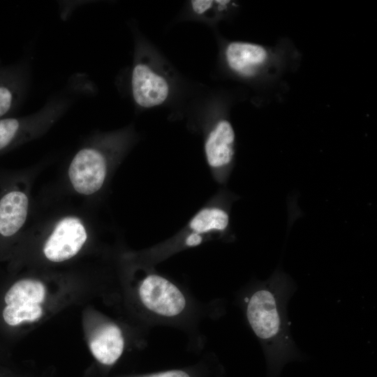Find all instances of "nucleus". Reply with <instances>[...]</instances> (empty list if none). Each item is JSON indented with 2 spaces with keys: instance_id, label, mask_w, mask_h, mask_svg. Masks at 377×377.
I'll return each mask as SVG.
<instances>
[{
  "instance_id": "nucleus-8",
  "label": "nucleus",
  "mask_w": 377,
  "mask_h": 377,
  "mask_svg": "<svg viewBox=\"0 0 377 377\" xmlns=\"http://www.w3.org/2000/svg\"><path fill=\"white\" fill-rule=\"evenodd\" d=\"M20 181L8 178L0 181V242L13 239L27 219L29 198Z\"/></svg>"
},
{
  "instance_id": "nucleus-12",
  "label": "nucleus",
  "mask_w": 377,
  "mask_h": 377,
  "mask_svg": "<svg viewBox=\"0 0 377 377\" xmlns=\"http://www.w3.org/2000/svg\"><path fill=\"white\" fill-rule=\"evenodd\" d=\"M224 54L230 70L246 77L255 75L266 64L269 57L265 47L244 41L229 43Z\"/></svg>"
},
{
  "instance_id": "nucleus-13",
  "label": "nucleus",
  "mask_w": 377,
  "mask_h": 377,
  "mask_svg": "<svg viewBox=\"0 0 377 377\" xmlns=\"http://www.w3.org/2000/svg\"><path fill=\"white\" fill-rule=\"evenodd\" d=\"M230 1L193 0L191 5L193 10L198 15H205L209 11L217 8L223 10L230 3Z\"/></svg>"
},
{
  "instance_id": "nucleus-2",
  "label": "nucleus",
  "mask_w": 377,
  "mask_h": 377,
  "mask_svg": "<svg viewBox=\"0 0 377 377\" xmlns=\"http://www.w3.org/2000/svg\"><path fill=\"white\" fill-rule=\"evenodd\" d=\"M75 290L38 277L20 279L4 295L3 319L11 327L35 325L71 301Z\"/></svg>"
},
{
  "instance_id": "nucleus-14",
  "label": "nucleus",
  "mask_w": 377,
  "mask_h": 377,
  "mask_svg": "<svg viewBox=\"0 0 377 377\" xmlns=\"http://www.w3.org/2000/svg\"><path fill=\"white\" fill-rule=\"evenodd\" d=\"M140 377H191V375L184 370L172 369L168 370L147 375H144Z\"/></svg>"
},
{
  "instance_id": "nucleus-11",
  "label": "nucleus",
  "mask_w": 377,
  "mask_h": 377,
  "mask_svg": "<svg viewBox=\"0 0 377 377\" xmlns=\"http://www.w3.org/2000/svg\"><path fill=\"white\" fill-rule=\"evenodd\" d=\"M87 342L93 357L106 366L116 363L125 347L121 328L112 322H103L89 329Z\"/></svg>"
},
{
  "instance_id": "nucleus-9",
  "label": "nucleus",
  "mask_w": 377,
  "mask_h": 377,
  "mask_svg": "<svg viewBox=\"0 0 377 377\" xmlns=\"http://www.w3.org/2000/svg\"><path fill=\"white\" fill-rule=\"evenodd\" d=\"M31 83V65L22 59L12 64L0 61V119L11 117L24 103Z\"/></svg>"
},
{
  "instance_id": "nucleus-6",
  "label": "nucleus",
  "mask_w": 377,
  "mask_h": 377,
  "mask_svg": "<svg viewBox=\"0 0 377 377\" xmlns=\"http://www.w3.org/2000/svg\"><path fill=\"white\" fill-rule=\"evenodd\" d=\"M87 239L88 232L82 221L75 216H66L58 221L44 240L41 254L49 263H64L77 256Z\"/></svg>"
},
{
  "instance_id": "nucleus-1",
  "label": "nucleus",
  "mask_w": 377,
  "mask_h": 377,
  "mask_svg": "<svg viewBox=\"0 0 377 377\" xmlns=\"http://www.w3.org/2000/svg\"><path fill=\"white\" fill-rule=\"evenodd\" d=\"M294 290L290 276L278 269L246 300L247 321L269 356L280 357L295 353L286 311Z\"/></svg>"
},
{
  "instance_id": "nucleus-7",
  "label": "nucleus",
  "mask_w": 377,
  "mask_h": 377,
  "mask_svg": "<svg viewBox=\"0 0 377 377\" xmlns=\"http://www.w3.org/2000/svg\"><path fill=\"white\" fill-rule=\"evenodd\" d=\"M138 293L145 308L159 316H177L186 306V297L181 290L158 274L145 276L139 283Z\"/></svg>"
},
{
  "instance_id": "nucleus-4",
  "label": "nucleus",
  "mask_w": 377,
  "mask_h": 377,
  "mask_svg": "<svg viewBox=\"0 0 377 377\" xmlns=\"http://www.w3.org/2000/svg\"><path fill=\"white\" fill-rule=\"evenodd\" d=\"M125 137L123 134L99 136L75 154L68 175L77 193L90 195L102 188L113 161L124 148Z\"/></svg>"
},
{
  "instance_id": "nucleus-3",
  "label": "nucleus",
  "mask_w": 377,
  "mask_h": 377,
  "mask_svg": "<svg viewBox=\"0 0 377 377\" xmlns=\"http://www.w3.org/2000/svg\"><path fill=\"white\" fill-rule=\"evenodd\" d=\"M87 92L85 84L75 77L35 113L0 119V154L44 132L70 109L77 98Z\"/></svg>"
},
{
  "instance_id": "nucleus-10",
  "label": "nucleus",
  "mask_w": 377,
  "mask_h": 377,
  "mask_svg": "<svg viewBox=\"0 0 377 377\" xmlns=\"http://www.w3.org/2000/svg\"><path fill=\"white\" fill-rule=\"evenodd\" d=\"M131 86L133 99L142 108L163 104L170 94V85L165 77L142 61H138L133 67Z\"/></svg>"
},
{
  "instance_id": "nucleus-5",
  "label": "nucleus",
  "mask_w": 377,
  "mask_h": 377,
  "mask_svg": "<svg viewBox=\"0 0 377 377\" xmlns=\"http://www.w3.org/2000/svg\"><path fill=\"white\" fill-rule=\"evenodd\" d=\"M204 151L213 178L225 184L232 171L235 156V133L229 120L222 118L213 124L205 138Z\"/></svg>"
}]
</instances>
